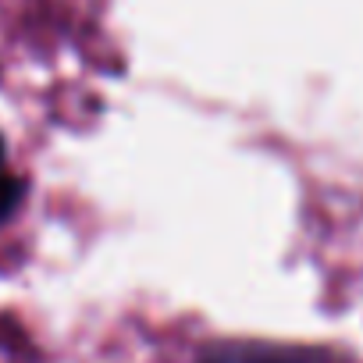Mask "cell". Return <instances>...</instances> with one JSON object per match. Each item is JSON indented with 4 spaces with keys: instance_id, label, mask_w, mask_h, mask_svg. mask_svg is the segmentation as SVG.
<instances>
[{
    "instance_id": "obj_3",
    "label": "cell",
    "mask_w": 363,
    "mask_h": 363,
    "mask_svg": "<svg viewBox=\"0 0 363 363\" xmlns=\"http://www.w3.org/2000/svg\"><path fill=\"white\" fill-rule=\"evenodd\" d=\"M8 164V146H4V139H0V167Z\"/></svg>"
},
{
    "instance_id": "obj_2",
    "label": "cell",
    "mask_w": 363,
    "mask_h": 363,
    "mask_svg": "<svg viewBox=\"0 0 363 363\" xmlns=\"http://www.w3.org/2000/svg\"><path fill=\"white\" fill-rule=\"evenodd\" d=\"M22 200H26V182L4 164V167H0V225L18 214Z\"/></svg>"
},
{
    "instance_id": "obj_1",
    "label": "cell",
    "mask_w": 363,
    "mask_h": 363,
    "mask_svg": "<svg viewBox=\"0 0 363 363\" xmlns=\"http://www.w3.org/2000/svg\"><path fill=\"white\" fill-rule=\"evenodd\" d=\"M196 363H335V356L320 349H292V345L218 342V345H207L196 356Z\"/></svg>"
}]
</instances>
